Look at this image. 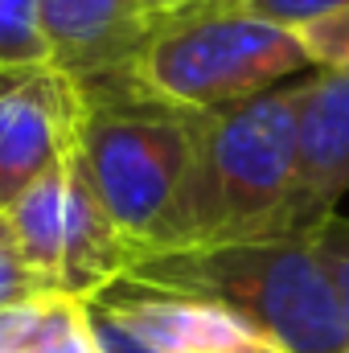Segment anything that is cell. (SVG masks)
I'll list each match as a JSON object with an SVG mask.
<instances>
[{
	"instance_id": "6da1fadb",
	"label": "cell",
	"mask_w": 349,
	"mask_h": 353,
	"mask_svg": "<svg viewBox=\"0 0 349 353\" xmlns=\"http://www.w3.org/2000/svg\"><path fill=\"white\" fill-rule=\"evenodd\" d=\"M74 152L99 205L136 255L189 243L197 111L148 94L132 74L74 83Z\"/></svg>"
},
{
	"instance_id": "7a4b0ae2",
	"label": "cell",
	"mask_w": 349,
	"mask_h": 353,
	"mask_svg": "<svg viewBox=\"0 0 349 353\" xmlns=\"http://www.w3.org/2000/svg\"><path fill=\"white\" fill-rule=\"evenodd\" d=\"M111 288L218 304L288 353L349 350L346 312L312 230L148 251L136 255Z\"/></svg>"
},
{
	"instance_id": "3957f363",
	"label": "cell",
	"mask_w": 349,
	"mask_h": 353,
	"mask_svg": "<svg viewBox=\"0 0 349 353\" xmlns=\"http://www.w3.org/2000/svg\"><path fill=\"white\" fill-rule=\"evenodd\" d=\"M300 83L197 115V165L189 181V243H239L300 234L296 197Z\"/></svg>"
},
{
	"instance_id": "277c9868",
	"label": "cell",
	"mask_w": 349,
	"mask_h": 353,
	"mask_svg": "<svg viewBox=\"0 0 349 353\" xmlns=\"http://www.w3.org/2000/svg\"><path fill=\"white\" fill-rule=\"evenodd\" d=\"M308 66L317 62L300 33L235 4H214L161 21L132 66V79L148 94L201 115L283 87V79Z\"/></svg>"
},
{
	"instance_id": "5b68a950",
	"label": "cell",
	"mask_w": 349,
	"mask_h": 353,
	"mask_svg": "<svg viewBox=\"0 0 349 353\" xmlns=\"http://www.w3.org/2000/svg\"><path fill=\"white\" fill-rule=\"evenodd\" d=\"M0 214L21 259L54 296L90 304L136 259L87 185L79 152L25 185Z\"/></svg>"
},
{
	"instance_id": "8992f818",
	"label": "cell",
	"mask_w": 349,
	"mask_h": 353,
	"mask_svg": "<svg viewBox=\"0 0 349 353\" xmlns=\"http://www.w3.org/2000/svg\"><path fill=\"white\" fill-rule=\"evenodd\" d=\"M79 90L54 66L0 70V210L74 152Z\"/></svg>"
},
{
	"instance_id": "52a82bcc",
	"label": "cell",
	"mask_w": 349,
	"mask_h": 353,
	"mask_svg": "<svg viewBox=\"0 0 349 353\" xmlns=\"http://www.w3.org/2000/svg\"><path fill=\"white\" fill-rule=\"evenodd\" d=\"M349 193V66H325L300 83L292 226L317 230Z\"/></svg>"
},
{
	"instance_id": "ba28073f",
	"label": "cell",
	"mask_w": 349,
	"mask_h": 353,
	"mask_svg": "<svg viewBox=\"0 0 349 353\" xmlns=\"http://www.w3.org/2000/svg\"><path fill=\"white\" fill-rule=\"evenodd\" d=\"M152 29L140 0H41L50 66L79 87L132 74Z\"/></svg>"
},
{
	"instance_id": "9c48e42d",
	"label": "cell",
	"mask_w": 349,
	"mask_h": 353,
	"mask_svg": "<svg viewBox=\"0 0 349 353\" xmlns=\"http://www.w3.org/2000/svg\"><path fill=\"white\" fill-rule=\"evenodd\" d=\"M90 308L161 353H275L279 350L271 337H263L243 316H235V312H226L218 304H201V300L107 288L99 300H90Z\"/></svg>"
},
{
	"instance_id": "30bf717a",
	"label": "cell",
	"mask_w": 349,
	"mask_h": 353,
	"mask_svg": "<svg viewBox=\"0 0 349 353\" xmlns=\"http://www.w3.org/2000/svg\"><path fill=\"white\" fill-rule=\"evenodd\" d=\"M50 66L41 37V0H0V70Z\"/></svg>"
},
{
	"instance_id": "8fae6325",
	"label": "cell",
	"mask_w": 349,
	"mask_h": 353,
	"mask_svg": "<svg viewBox=\"0 0 349 353\" xmlns=\"http://www.w3.org/2000/svg\"><path fill=\"white\" fill-rule=\"evenodd\" d=\"M46 345H50V353H103L99 337H94L90 304L70 300V296H54L50 321H46Z\"/></svg>"
},
{
	"instance_id": "7c38bea8",
	"label": "cell",
	"mask_w": 349,
	"mask_h": 353,
	"mask_svg": "<svg viewBox=\"0 0 349 353\" xmlns=\"http://www.w3.org/2000/svg\"><path fill=\"white\" fill-rule=\"evenodd\" d=\"M230 4L259 17V21L279 25V29H292V33H300V29L349 8V0H230Z\"/></svg>"
},
{
	"instance_id": "4fadbf2b",
	"label": "cell",
	"mask_w": 349,
	"mask_h": 353,
	"mask_svg": "<svg viewBox=\"0 0 349 353\" xmlns=\"http://www.w3.org/2000/svg\"><path fill=\"white\" fill-rule=\"evenodd\" d=\"M37 296H54V292H46L41 279L21 259V251H17V243L8 234V222L0 214V308L25 304V300H37Z\"/></svg>"
},
{
	"instance_id": "5bb4252c",
	"label": "cell",
	"mask_w": 349,
	"mask_h": 353,
	"mask_svg": "<svg viewBox=\"0 0 349 353\" xmlns=\"http://www.w3.org/2000/svg\"><path fill=\"white\" fill-rule=\"evenodd\" d=\"M312 239H317V251H321V259L329 267V279H333V288H337V300H341L346 329H349V218L329 214V218L312 230Z\"/></svg>"
},
{
	"instance_id": "9a60e30c",
	"label": "cell",
	"mask_w": 349,
	"mask_h": 353,
	"mask_svg": "<svg viewBox=\"0 0 349 353\" xmlns=\"http://www.w3.org/2000/svg\"><path fill=\"white\" fill-rule=\"evenodd\" d=\"M312 62L325 70V66H349V8L337 17H325L308 29H300Z\"/></svg>"
},
{
	"instance_id": "2e32d148",
	"label": "cell",
	"mask_w": 349,
	"mask_h": 353,
	"mask_svg": "<svg viewBox=\"0 0 349 353\" xmlns=\"http://www.w3.org/2000/svg\"><path fill=\"white\" fill-rule=\"evenodd\" d=\"M50 300H54V296H37V300L12 304V308H0V353H8L12 345H21L25 337L37 333V325L46 321Z\"/></svg>"
},
{
	"instance_id": "e0dca14e",
	"label": "cell",
	"mask_w": 349,
	"mask_h": 353,
	"mask_svg": "<svg viewBox=\"0 0 349 353\" xmlns=\"http://www.w3.org/2000/svg\"><path fill=\"white\" fill-rule=\"evenodd\" d=\"M90 316H94V337H99V350L103 353H161V350H152V345H144L140 337H132L128 329H119L115 321L99 316L94 308H90Z\"/></svg>"
},
{
	"instance_id": "ac0fdd59",
	"label": "cell",
	"mask_w": 349,
	"mask_h": 353,
	"mask_svg": "<svg viewBox=\"0 0 349 353\" xmlns=\"http://www.w3.org/2000/svg\"><path fill=\"white\" fill-rule=\"evenodd\" d=\"M214 4H230V0H140V8L161 25V21H173V17H189L197 8H214Z\"/></svg>"
},
{
	"instance_id": "d6986e66",
	"label": "cell",
	"mask_w": 349,
	"mask_h": 353,
	"mask_svg": "<svg viewBox=\"0 0 349 353\" xmlns=\"http://www.w3.org/2000/svg\"><path fill=\"white\" fill-rule=\"evenodd\" d=\"M50 304H54V300H50ZM46 321H50V308H46ZM46 321L37 325V333H33V337H25L21 345H12L8 353H50V345H46Z\"/></svg>"
},
{
	"instance_id": "ffe728a7",
	"label": "cell",
	"mask_w": 349,
	"mask_h": 353,
	"mask_svg": "<svg viewBox=\"0 0 349 353\" xmlns=\"http://www.w3.org/2000/svg\"><path fill=\"white\" fill-rule=\"evenodd\" d=\"M275 353H283V350H275Z\"/></svg>"
},
{
	"instance_id": "44dd1931",
	"label": "cell",
	"mask_w": 349,
	"mask_h": 353,
	"mask_svg": "<svg viewBox=\"0 0 349 353\" xmlns=\"http://www.w3.org/2000/svg\"><path fill=\"white\" fill-rule=\"evenodd\" d=\"M346 353H349V350H346Z\"/></svg>"
}]
</instances>
